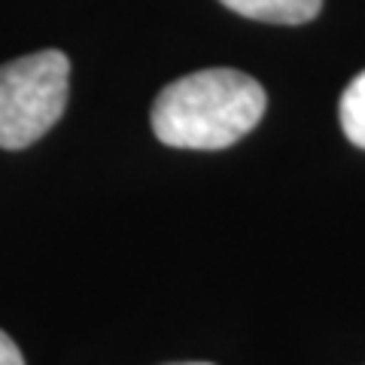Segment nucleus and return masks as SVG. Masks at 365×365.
<instances>
[{
	"label": "nucleus",
	"mask_w": 365,
	"mask_h": 365,
	"mask_svg": "<svg viewBox=\"0 0 365 365\" xmlns=\"http://www.w3.org/2000/svg\"><path fill=\"white\" fill-rule=\"evenodd\" d=\"M265 88L232 67H210L174 79L153 104V131L174 150H225L256 128Z\"/></svg>",
	"instance_id": "nucleus-1"
},
{
	"label": "nucleus",
	"mask_w": 365,
	"mask_h": 365,
	"mask_svg": "<svg viewBox=\"0 0 365 365\" xmlns=\"http://www.w3.org/2000/svg\"><path fill=\"white\" fill-rule=\"evenodd\" d=\"M71 61L40 49L0 67V150H25L64 116Z\"/></svg>",
	"instance_id": "nucleus-2"
},
{
	"label": "nucleus",
	"mask_w": 365,
	"mask_h": 365,
	"mask_svg": "<svg viewBox=\"0 0 365 365\" xmlns=\"http://www.w3.org/2000/svg\"><path fill=\"white\" fill-rule=\"evenodd\" d=\"M170 365H210V362H170Z\"/></svg>",
	"instance_id": "nucleus-6"
},
{
	"label": "nucleus",
	"mask_w": 365,
	"mask_h": 365,
	"mask_svg": "<svg viewBox=\"0 0 365 365\" xmlns=\"http://www.w3.org/2000/svg\"><path fill=\"white\" fill-rule=\"evenodd\" d=\"M338 116H341V128H344L347 140L365 150V71L344 88L341 104H338Z\"/></svg>",
	"instance_id": "nucleus-4"
},
{
	"label": "nucleus",
	"mask_w": 365,
	"mask_h": 365,
	"mask_svg": "<svg viewBox=\"0 0 365 365\" xmlns=\"http://www.w3.org/2000/svg\"><path fill=\"white\" fill-rule=\"evenodd\" d=\"M0 365H25V356L16 347V341L0 329Z\"/></svg>",
	"instance_id": "nucleus-5"
},
{
	"label": "nucleus",
	"mask_w": 365,
	"mask_h": 365,
	"mask_svg": "<svg viewBox=\"0 0 365 365\" xmlns=\"http://www.w3.org/2000/svg\"><path fill=\"white\" fill-rule=\"evenodd\" d=\"M232 13L271 25H304L319 16L323 0H220Z\"/></svg>",
	"instance_id": "nucleus-3"
}]
</instances>
